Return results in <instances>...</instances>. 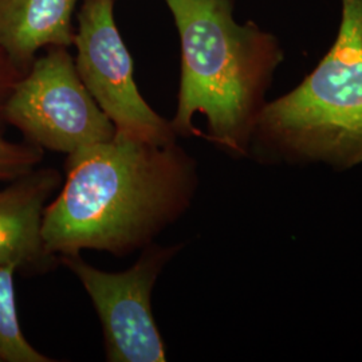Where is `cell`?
Here are the masks:
<instances>
[{
    "label": "cell",
    "instance_id": "obj_1",
    "mask_svg": "<svg viewBox=\"0 0 362 362\" xmlns=\"http://www.w3.org/2000/svg\"><path fill=\"white\" fill-rule=\"evenodd\" d=\"M196 161L180 145L116 136L69 155L59 191L43 216L55 257L85 250L127 257L175 224L197 189Z\"/></svg>",
    "mask_w": 362,
    "mask_h": 362
},
{
    "label": "cell",
    "instance_id": "obj_2",
    "mask_svg": "<svg viewBox=\"0 0 362 362\" xmlns=\"http://www.w3.org/2000/svg\"><path fill=\"white\" fill-rule=\"evenodd\" d=\"M179 31L181 78L170 124L177 137L204 136L194 115L207 118L206 139L226 153H250L272 73L282 61L278 40L233 18V0H167Z\"/></svg>",
    "mask_w": 362,
    "mask_h": 362
},
{
    "label": "cell",
    "instance_id": "obj_3",
    "mask_svg": "<svg viewBox=\"0 0 362 362\" xmlns=\"http://www.w3.org/2000/svg\"><path fill=\"white\" fill-rule=\"evenodd\" d=\"M252 141L259 155L321 160L341 168L362 163V0H342L332 49L298 88L264 104Z\"/></svg>",
    "mask_w": 362,
    "mask_h": 362
},
{
    "label": "cell",
    "instance_id": "obj_4",
    "mask_svg": "<svg viewBox=\"0 0 362 362\" xmlns=\"http://www.w3.org/2000/svg\"><path fill=\"white\" fill-rule=\"evenodd\" d=\"M0 116L21 130L27 143L66 156L116 136L67 47H50L34 59L6 97Z\"/></svg>",
    "mask_w": 362,
    "mask_h": 362
},
{
    "label": "cell",
    "instance_id": "obj_5",
    "mask_svg": "<svg viewBox=\"0 0 362 362\" xmlns=\"http://www.w3.org/2000/svg\"><path fill=\"white\" fill-rule=\"evenodd\" d=\"M181 245L144 247L129 269L110 272L89 264L81 254L58 257L77 276L97 311L109 362H165L167 346L152 310L156 282Z\"/></svg>",
    "mask_w": 362,
    "mask_h": 362
},
{
    "label": "cell",
    "instance_id": "obj_6",
    "mask_svg": "<svg viewBox=\"0 0 362 362\" xmlns=\"http://www.w3.org/2000/svg\"><path fill=\"white\" fill-rule=\"evenodd\" d=\"M115 0H85L78 13L76 67L116 133L153 145L176 143L170 121L144 100L134 79L129 50L113 13Z\"/></svg>",
    "mask_w": 362,
    "mask_h": 362
},
{
    "label": "cell",
    "instance_id": "obj_7",
    "mask_svg": "<svg viewBox=\"0 0 362 362\" xmlns=\"http://www.w3.org/2000/svg\"><path fill=\"white\" fill-rule=\"evenodd\" d=\"M62 181L57 169L38 167L0 189V266L40 274L59 264L45 245L43 216Z\"/></svg>",
    "mask_w": 362,
    "mask_h": 362
},
{
    "label": "cell",
    "instance_id": "obj_8",
    "mask_svg": "<svg viewBox=\"0 0 362 362\" xmlns=\"http://www.w3.org/2000/svg\"><path fill=\"white\" fill-rule=\"evenodd\" d=\"M78 0H0V52L23 74L43 47L74 45Z\"/></svg>",
    "mask_w": 362,
    "mask_h": 362
},
{
    "label": "cell",
    "instance_id": "obj_9",
    "mask_svg": "<svg viewBox=\"0 0 362 362\" xmlns=\"http://www.w3.org/2000/svg\"><path fill=\"white\" fill-rule=\"evenodd\" d=\"M13 266H0V362H52L35 349L22 332L13 275Z\"/></svg>",
    "mask_w": 362,
    "mask_h": 362
},
{
    "label": "cell",
    "instance_id": "obj_10",
    "mask_svg": "<svg viewBox=\"0 0 362 362\" xmlns=\"http://www.w3.org/2000/svg\"><path fill=\"white\" fill-rule=\"evenodd\" d=\"M45 151L33 144L13 143L0 132V182H11L33 172L43 161Z\"/></svg>",
    "mask_w": 362,
    "mask_h": 362
},
{
    "label": "cell",
    "instance_id": "obj_11",
    "mask_svg": "<svg viewBox=\"0 0 362 362\" xmlns=\"http://www.w3.org/2000/svg\"><path fill=\"white\" fill-rule=\"evenodd\" d=\"M23 76L15 66L7 59V57L0 52V109L6 97L13 89L15 82Z\"/></svg>",
    "mask_w": 362,
    "mask_h": 362
}]
</instances>
